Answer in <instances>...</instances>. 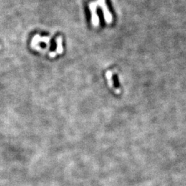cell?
Listing matches in <instances>:
<instances>
[{
  "label": "cell",
  "instance_id": "7a4b0ae2",
  "mask_svg": "<svg viewBox=\"0 0 186 186\" xmlns=\"http://www.w3.org/2000/svg\"><path fill=\"white\" fill-rule=\"evenodd\" d=\"M97 5L102 10L103 13L105 18V21L107 24H111L112 22V14L109 11L108 6L106 4V0H97Z\"/></svg>",
  "mask_w": 186,
  "mask_h": 186
},
{
  "label": "cell",
  "instance_id": "6da1fadb",
  "mask_svg": "<svg viewBox=\"0 0 186 186\" xmlns=\"http://www.w3.org/2000/svg\"><path fill=\"white\" fill-rule=\"evenodd\" d=\"M98 5L96 1H91L89 4V8H90V11L91 13V21L92 24L94 27L97 28L99 26V16L97 15V8Z\"/></svg>",
  "mask_w": 186,
  "mask_h": 186
},
{
  "label": "cell",
  "instance_id": "3957f363",
  "mask_svg": "<svg viewBox=\"0 0 186 186\" xmlns=\"http://www.w3.org/2000/svg\"><path fill=\"white\" fill-rule=\"evenodd\" d=\"M56 43H57V53L61 54L63 52V46H62V37L61 36L57 38L56 39Z\"/></svg>",
  "mask_w": 186,
  "mask_h": 186
}]
</instances>
